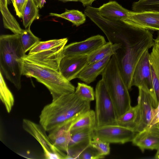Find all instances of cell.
<instances>
[{"mask_svg": "<svg viewBox=\"0 0 159 159\" xmlns=\"http://www.w3.org/2000/svg\"><path fill=\"white\" fill-rule=\"evenodd\" d=\"M90 103L80 98L75 92L63 94L43 107L39 124L49 132L90 110Z\"/></svg>", "mask_w": 159, "mask_h": 159, "instance_id": "cell-1", "label": "cell"}, {"mask_svg": "<svg viewBox=\"0 0 159 159\" xmlns=\"http://www.w3.org/2000/svg\"><path fill=\"white\" fill-rule=\"evenodd\" d=\"M26 55L20 42V34L0 36V71L18 90L21 87L23 61Z\"/></svg>", "mask_w": 159, "mask_h": 159, "instance_id": "cell-2", "label": "cell"}, {"mask_svg": "<svg viewBox=\"0 0 159 159\" xmlns=\"http://www.w3.org/2000/svg\"><path fill=\"white\" fill-rule=\"evenodd\" d=\"M102 79L114 104L117 118L131 107L129 89L121 75L117 53L112 55L102 74Z\"/></svg>", "mask_w": 159, "mask_h": 159, "instance_id": "cell-3", "label": "cell"}, {"mask_svg": "<svg viewBox=\"0 0 159 159\" xmlns=\"http://www.w3.org/2000/svg\"><path fill=\"white\" fill-rule=\"evenodd\" d=\"M22 75L33 77L48 90L52 100L67 93L75 92V87L59 70L39 65L24 59Z\"/></svg>", "mask_w": 159, "mask_h": 159, "instance_id": "cell-4", "label": "cell"}, {"mask_svg": "<svg viewBox=\"0 0 159 159\" xmlns=\"http://www.w3.org/2000/svg\"><path fill=\"white\" fill-rule=\"evenodd\" d=\"M95 97L96 126L117 125V117L115 107L102 79L96 85Z\"/></svg>", "mask_w": 159, "mask_h": 159, "instance_id": "cell-5", "label": "cell"}, {"mask_svg": "<svg viewBox=\"0 0 159 159\" xmlns=\"http://www.w3.org/2000/svg\"><path fill=\"white\" fill-rule=\"evenodd\" d=\"M23 129L34 138L41 145L45 158L48 159H65L67 154L57 148L49 139L47 132L39 124L29 119L22 120Z\"/></svg>", "mask_w": 159, "mask_h": 159, "instance_id": "cell-6", "label": "cell"}, {"mask_svg": "<svg viewBox=\"0 0 159 159\" xmlns=\"http://www.w3.org/2000/svg\"><path fill=\"white\" fill-rule=\"evenodd\" d=\"M137 132L118 125L96 126L92 139H97L110 143L124 144L132 142Z\"/></svg>", "mask_w": 159, "mask_h": 159, "instance_id": "cell-7", "label": "cell"}, {"mask_svg": "<svg viewBox=\"0 0 159 159\" xmlns=\"http://www.w3.org/2000/svg\"><path fill=\"white\" fill-rule=\"evenodd\" d=\"M150 53L148 50L143 54L134 70L131 86L141 88L150 93L154 98L157 106V103L155 95L150 63Z\"/></svg>", "mask_w": 159, "mask_h": 159, "instance_id": "cell-8", "label": "cell"}, {"mask_svg": "<svg viewBox=\"0 0 159 159\" xmlns=\"http://www.w3.org/2000/svg\"><path fill=\"white\" fill-rule=\"evenodd\" d=\"M107 42L102 36L94 35L84 40L65 46L63 55L64 56H89Z\"/></svg>", "mask_w": 159, "mask_h": 159, "instance_id": "cell-9", "label": "cell"}, {"mask_svg": "<svg viewBox=\"0 0 159 159\" xmlns=\"http://www.w3.org/2000/svg\"><path fill=\"white\" fill-rule=\"evenodd\" d=\"M65 45L48 49L32 54L26 55L24 58L33 63L59 70L60 61L64 56Z\"/></svg>", "mask_w": 159, "mask_h": 159, "instance_id": "cell-10", "label": "cell"}, {"mask_svg": "<svg viewBox=\"0 0 159 159\" xmlns=\"http://www.w3.org/2000/svg\"><path fill=\"white\" fill-rule=\"evenodd\" d=\"M94 127L71 132V139L66 153V159H78L81 152L90 145Z\"/></svg>", "mask_w": 159, "mask_h": 159, "instance_id": "cell-11", "label": "cell"}, {"mask_svg": "<svg viewBox=\"0 0 159 159\" xmlns=\"http://www.w3.org/2000/svg\"><path fill=\"white\" fill-rule=\"evenodd\" d=\"M88 64V56H64L60 61L59 71L66 80L70 81L76 78Z\"/></svg>", "mask_w": 159, "mask_h": 159, "instance_id": "cell-12", "label": "cell"}, {"mask_svg": "<svg viewBox=\"0 0 159 159\" xmlns=\"http://www.w3.org/2000/svg\"><path fill=\"white\" fill-rule=\"evenodd\" d=\"M138 105L140 112V120L136 132H140L147 128L152 118V112L156 107L155 100L149 92L138 88Z\"/></svg>", "mask_w": 159, "mask_h": 159, "instance_id": "cell-13", "label": "cell"}, {"mask_svg": "<svg viewBox=\"0 0 159 159\" xmlns=\"http://www.w3.org/2000/svg\"><path fill=\"white\" fill-rule=\"evenodd\" d=\"M84 114L80 115L49 132L48 136L53 145L61 151L67 153L73 125Z\"/></svg>", "mask_w": 159, "mask_h": 159, "instance_id": "cell-14", "label": "cell"}, {"mask_svg": "<svg viewBox=\"0 0 159 159\" xmlns=\"http://www.w3.org/2000/svg\"><path fill=\"white\" fill-rule=\"evenodd\" d=\"M98 14L105 20L112 22L125 23L128 19L130 11L115 1H110L96 8Z\"/></svg>", "mask_w": 159, "mask_h": 159, "instance_id": "cell-15", "label": "cell"}, {"mask_svg": "<svg viewBox=\"0 0 159 159\" xmlns=\"http://www.w3.org/2000/svg\"><path fill=\"white\" fill-rule=\"evenodd\" d=\"M133 144L143 152L145 149H157L159 147V129L154 126L137 132Z\"/></svg>", "mask_w": 159, "mask_h": 159, "instance_id": "cell-16", "label": "cell"}, {"mask_svg": "<svg viewBox=\"0 0 159 159\" xmlns=\"http://www.w3.org/2000/svg\"><path fill=\"white\" fill-rule=\"evenodd\" d=\"M128 19L146 29L159 31V12L130 11Z\"/></svg>", "mask_w": 159, "mask_h": 159, "instance_id": "cell-17", "label": "cell"}, {"mask_svg": "<svg viewBox=\"0 0 159 159\" xmlns=\"http://www.w3.org/2000/svg\"><path fill=\"white\" fill-rule=\"evenodd\" d=\"M112 56L109 55L100 61L89 63L78 75L76 78L87 84L94 82L98 75H101Z\"/></svg>", "mask_w": 159, "mask_h": 159, "instance_id": "cell-18", "label": "cell"}, {"mask_svg": "<svg viewBox=\"0 0 159 159\" xmlns=\"http://www.w3.org/2000/svg\"><path fill=\"white\" fill-rule=\"evenodd\" d=\"M140 120V112L137 104L132 107L117 118L116 124L130 129L136 132Z\"/></svg>", "mask_w": 159, "mask_h": 159, "instance_id": "cell-19", "label": "cell"}, {"mask_svg": "<svg viewBox=\"0 0 159 159\" xmlns=\"http://www.w3.org/2000/svg\"><path fill=\"white\" fill-rule=\"evenodd\" d=\"M149 59L154 91L158 104L159 101V49L154 44L150 53Z\"/></svg>", "mask_w": 159, "mask_h": 159, "instance_id": "cell-20", "label": "cell"}, {"mask_svg": "<svg viewBox=\"0 0 159 159\" xmlns=\"http://www.w3.org/2000/svg\"><path fill=\"white\" fill-rule=\"evenodd\" d=\"M120 43H113L108 41L88 56L89 63L103 59L109 55L117 53V51L122 48Z\"/></svg>", "mask_w": 159, "mask_h": 159, "instance_id": "cell-21", "label": "cell"}, {"mask_svg": "<svg viewBox=\"0 0 159 159\" xmlns=\"http://www.w3.org/2000/svg\"><path fill=\"white\" fill-rule=\"evenodd\" d=\"M0 9L2 16L4 26L14 34H20L24 30L20 27L16 19L9 11L7 7L0 2Z\"/></svg>", "mask_w": 159, "mask_h": 159, "instance_id": "cell-22", "label": "cell"}, {"mask_svg": "<svg viewBox=\"0 0 159 159\" xmlns=\"http://www.w3.org/2000/svg\"><path fill=\"white\" fill-rule=\"evenodd\" d=\"M38 8L34 0H28L22 16L23 25L25 29H30L33 21L39 17Z\"/></svg>", "mask_w": 159, "mask_h": 159, "instance_id": "cell-23", "label": "cell"}, {"mask_svg": "<svg viewBox=\"0 0 159 159\" xmlns=\"http://www.w3.org/2000/svg\"><path fill=\"white\" fill-rule=\"evenodd\" d=\"M96 126L95 111L89 110L83 114L73 125L71 132Z\"/></svg>", "mask_w": 159, "mask_h": 159, "instance_id": "cell-24", "label": "cell"}, {"mask_svg": "<svg viewBox=\"0 0 159 159\" xmlns=\"http://www.w3.org/2000/svg\"><path fill=\"white\" fill-rule=\"evenodd\" d=\"M0 98L4 104L7 111H11L14 103V98L13 94L7 87L2 76L0 72Z\"/></svg>", "mask_w": 159, "mask_h": 159, "instance_id": "cell-25", "label": "cell"}, {"mask_svg": "<svg viewBox=\"0 0 159 159\" xmlns=\"http://www.w3.org/2000/svg\"><path fill=\"white\" fill-rule=\"evenodd\" d=\"M50 16H56L70 21L77 27L84 23L86 20L85 15L78 10L66 9L65 12L61 14L51 13Z\"/></svg>", "mask_w": 159, "mask_h": 159, "instance_id": "cell-26", "label": "cell"}, {"mask_svg": "<svg viewBox=\"0 0 159 159\" xmlns=\"http://www.w3.org/2000/svg\"><path fill=\"white\" fill-rule=\"evenodd\" d=\"M132 10L134 12H159V0H139L133 3Z\"/></svg>", "mask_w": 159, "mask_h": 159, "instance_id": "cell-27", "label": "cell"}, {"mask_svg": "<svg viewBox=\"0 0 159 159\" xmlns=\"http://www.w3.org/2000/svg\"><path fill=\"white\" fill-rule=\"evenodd\" d=\"M67 41V38L52 39L45 41H40L29 51L28 54H32L62 45H66Z\"/></svg>", "mask_w": 159, "mask_h": 159, "instance_id": "cell-28", "label": "cell"}, {"mask_svg": "<svg viewBox=\"0 0 159 159\" xmlns=\"http://www.w3.org/2000/svg\"><path fill=\"white\" fill-rule=\"evenodd\" d=\"M20 38L25 53L30 51L40 41V39L33 34L30 29L24 30L22 33L20 34Z\"/></svg>", "mask_w": 159, "mask_h": 159, "instance_id": "cell-29", "label": "cell"}, {"mask_svg": "<svg viewBox=\"0 0 159 159\" xmlns=\"http://www.w3.org/2000/svg\"><path fill=\"white\" fill-rule=\"evenodd\" d=\"M75 93L83 100L91 102L95 98V92L93 87L83 83L79 82Z\"/></svg>", "mask_w": 159, "mask_h": 159, "instance_id": "cell-30", "label": "cell"}, {"mask_svg": "<svg viewBox=\"0 0 159 159\" xmlns=\"http://www.w3.org/2000/svg\"><path fill=\"white\" fill-rule=\"evenodd\" d=\"M98 151L90 145L84 150L80 154L79 159H99L105 157Z\"/></svg>", "mask_w": 159, "mask_h": 159, "instance_id": "cell-31", "label": "cell"}, {"mask_svg": "<svg viewBox=\"0 0 159 159\" xmlns=\"http://www.w3.org/2000/svg\"><path fill=\"white\" fill-rule=\"evenodd\" d=\"M110 143L97 139H92L90 145L96 148L100 154L105 156L110 152Z\"/></svg>", "mask_w": 159, "mask_h": 159, "instance_id": "cell-32", "label": "cell"}, {"mask_svg": "<svg viewBox=\"0 0 159 159\" xmlns=\"http://www.w3.org/2000/svg\"><path fill=\"white\" fill-rule=\"evenodd\" d=\"M14 7L16 15L22 18V14L28 0H11Z\"/></svg>", "mask_w": 159, "mask_h": 159, "instance_id": "cell-33", "label": "cell"}, {"mask_svg": "<svg viewBox=\"0 0 159 159\" xmlns=\"http://www.w3.org/2000/svg\"><path fill=\"white\" fill-rule=\"evenodd\" d=\"M159 122V110L152 119V120L147 128L152 127Z\"/></svg>", "mask_w": 159, "mask_h": 159, "instance_id": "cell-34", "label": "cell"}, {"mask_svg": "<svg viewBox=\"0 0 159 159\" xmlns=\"http://www.w3.org/2000/svg\"><path fill=\"white\" fill-rule=\"evenodd\" d=\"M34 1L37 7L41 8L43 7L46 0H34Z\"/></svg>", "mask_w": 159, "mask_h": 159, "instance_id": "cell-35", "label": "cell"}, {"mask_svg": "<svg viewBox=\"0 0 159 159\" xmlns=\"http://www.w3.org/2000/svg\"><path fill=\"white\" fill-rule=\"evenodd\" d=\"M84 6H89L95 0H79Z\"/></svg>", "mask_w": 159, "mask_h": 159, "instance_id": "cell-36", "label": "cell"}, {"mask_svg": "<svg viewBox=\"0 0 159 159\" xmlns=\"http://www.w3.org/2000/svg\"><path fill=\"white\" fill-rule=\"evenodd\" d=\"M154 44H155L159 49V31L158 33L157 36L155 39H154Z\"/></svg>", "mask_w": 159, "mask_h": 159, "instance_id": "cell-37", "label": "cell"}, {"mask_svg": "<svg viewBox=\"0 0 159 159\" xmlns=\"http://www.w3.org/2000/svg\"><path fill=\"white\" fill-rule=\"evenodd\" d=\"M9 0H0L1 2L4 6L7 7V5L9 3Z\"/></svg>", "mask_w": 159, "mask_h": 159, "instance_id": "cell-38", "label": "cell"}, {"mask_svg": "<svg viewBox=\"0 0 159 159\" xmlns=\"http://www.w3.org/2000/svg\"><path fill=\"white\" fill-rule=\"evenodd\" d=\"M155 158L159 159V147L157 149V151L155 155Z\"/></svg>", "mask_w": 159, "mask_h": 159, "instance_id": "cell-39", "label": "cell"}, {"mask_svg": "<svg viewBox=\"0 0 159 159\" xmlns=\"http://www.w3.org/2000/svg\"><path fill=\"white\" fill-rule=\"evenodd\" d=\"M64 2L67 1H79V0H59Z\"/></svg>", "mask_w": 159, "mask_h": 159, "instance_id": "cell-40", "label": "cell"}, {"mask_svg": "<svg viewBox=\"0 0 159 159\" xmlns=\"http://www.w3.org/2000/svg\"><path fill=\"white\" fill-rule=\"evenodd\" d=\"M153 126H154L156 127L157 128L159 129V122H157V123H156V124H155Z\"/></svg>", "mask_w": 159, "mask_h": 159, "instance_id": "cell-41", "label": "cell"}]
</instances>
